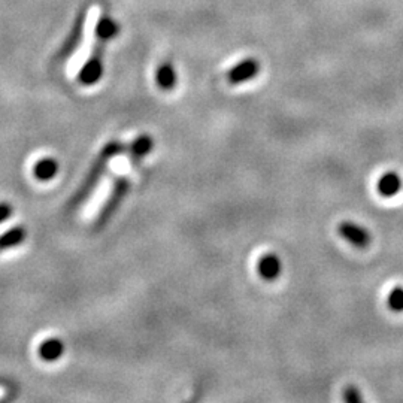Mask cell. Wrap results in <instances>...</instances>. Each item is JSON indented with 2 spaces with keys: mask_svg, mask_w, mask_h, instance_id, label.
I'll return each instance as SVG.
<instances>
[{
  "mask_svg": "<svg viewBox=\"0 0 403 403\" xmlns=\"http://www.w3.org/2000/svg\"><path fill=\"white\" fill-rule=\"evenodd\" d=\"M124 153H125V145H123L118 141H111L100 149V153L96 157L95 163L91 165L90 170L87 172L84 181L81 182L79 189L72 196V199L69 200V205H67L69 211H75L76 208H79L81 205L86 203V200L90 198L91 193H93L96 190V187L99 186V182L102 181V177L105 175V172L108 170L111 160L117 156L124 154Z\"/></svg>",
  "mask_w": 403,
  "mask_h": 403,
  "instance_id": "6da1fadb",
  "label": "cell"
},
{
  "mask_svg": "<svg viewBox=\"0 0 403 403\" xmlns=\"http://www.w3.org/2000/svg\"><path fill=\"white\" fill-rule=\"evenodd\" d=\"M129 190H130V181L128 177H120L114 181V186L111 189L108 199L105 203H103V206L100 208L96 220H95V224H93L95 230H100L108 224V221L111 220V218L115 215V212H117V210L121 206V203L125 199V196H128Z\"/></svg>",
  "mask_w": 403,
  "mask_h": 403,
  "instance_id": "7a4b0ae2",
  "label": "cell"
},
{
  "mask_svg": "<svg viewBox=\"0 0 403 403\" xmlns=\"http://www.w3.org/2000/svg\"><path fill=\"white\" fill-rule=\"evenodd\" d=\"M338 233L342 239H345L355 248H367L371 245L372 236L369 233V230H366L364 227L351 223V221H343L338 226Z\"/></svg>",
  "mask_w": 403,
  "mask_h": 403,
  "instance_id": "3957f363",
  "label": "cell"
},
{
  "mask_svg": "<svg viewBox=\"0 0 403 403\" xmlns=\"http://www.w3.org/2000/svg\"><path fill=\"white\" fill-rule=\"evenodd\" d=\"M153 148H154L153 137L148 135H141L137 136L133 142L125 145L124 154L130 158L132 166L136 168L149 153H151Z\"/></svg>",
  "mask_w": 403,
  "mask_h": 403,
  "instance_id": "277c9868",
  "label": "cell"
},
{
  "mask_svg": "<svg viewBox=\"0 0 403 403\" xmlns=\"http://www.w3.org/2000/svg\"><path fill=\"white\" fill-rule=\"evenodd\" d=\"M282 271V264L280 257L273 254V252H268L259 259L257 261V273L261 276L264 281H273L278 278Z\"/></svg>",
  "mask_w": 403,
  "mask_h": 403,
  "instance_id": "5b68a950",
  "label": "cell"
},
{
  "mask_svg": "<svg viewBox=\"0 0 403 403\" xmlns=\"http://www.w3.org/2000/svg\"><path fill=\"white\" fill-rule=\"evenodd\" d=\"M259 63L252 59L244 60L242 63H239L238 66H235L232 71L228 72L227 78H228V83L230 84H242V83H247V81L254 78L259 74Z\"/></svg>",
  "mask_w": 403,
  "mask_h": 403,
  "instance_id": "8992f818",
  "label": "cell"
},
{
  "mask_svg": "<svg viewBox=\"0 0 403 403\" xmlns=\"http://www.w3.org/2000/svg\"><path fill=\"white\" fill-rule=\"evenodd\" d=\"M402 189V178L397 172H385L376 182V191L383 198H393Z\"/></svg>",
  "mask_w": 403,
  "mask_h": 403,
  "instance_id": "52a82bcc",
  "label": "cell"
},
{
  "mask_svg": "<svg viewBox=\"0 0 403 403\" xmlns=\"http://www.w3.org/2000/svg\"><path fill=\"white\" fill-rule=\"evenodd\" d=\"M63 353H64V345L59 338L45 339L39 345V357L45 362L59 360Z\"/></svg>",
  "mask_w": 403,
  "mask_h": 403,
  "instance_id": "ba28073f",
  "label": "cell"
},
{
  "mask_svg": "<svg viewBox=\"0 0 403 403\" xmlns=\"http://www.w3.org/2000/svg\"><path fill=\"white\" fill-rule=\"evenodd\" d=\"M57 174H59V163L51 157L38 160L33 168V175L38 181H51Z\"/></svg>",
  "mask_w": 403,
  "mask_h": 403,
  "instance_id": "9c48e42d",
  "label": "cell"
},
{
  "mask_svg": "<svg viewBox=\"0 0 403 403\" xmlns=\"http://www.w3.org/2000/svg\"><path fill=\"white\" fill-rule=\"evenodd\" d=\"M27 230L26 227L18 226L8 230L2 236H0V251H5L9 248H14L26 240Z\"/></svg>",
  "mask_w": 403,
  "mask_h": 403,
  "instance_id": "30bf717a",
  "label": "cell"
},
{
  "mask_svg": "<svg viewBox=\"0 0 403 403\" xmlns=\"http://www.w3.org/2000/svg\"><path fill=\"white\" fill-rule=\"evenodd\" d=\"M157 83L161 88H165V90H170V88H174L175 84H177V75H175V71L172 69V66L169 64H165V66H161L158 69V72H157Z\"/></svg>",
  "mask_w": 403,
  "mask_h": 403,
  "instance_id": "8fae6325",
  "label": "cell"
},
{
  "mask_svg": "<svg viewBox=\"0 0 403 403\" xmlns=\"http://www.w3.org/2000/svg\"><path fill=\"white\" fill-rule=\"evenodd\" d=\"M387 306L393 313H403V287H395L387 296Z\"/></svg>",
  "mask_w": 403,
  "mask_h": 403,
  "instance_id": "7c38bea8",
  "label": "cell"
},
{
  "mask_svg": "<svg viewBox=\"0 0 403 403\" xmlns=\"http://www.w3.org/2000/svg\"><path fill=\"white\" fill-rule=\"evenodd\" d=\"M343 400L345 402H348V403H360L363 400L362 395H360V391L359 388H355V387H347L343 390V395H342Z\"/></svg>",
  "mask_w": 403,
  "mask_h": 403,
  "instance_id": "4fadbf2b",
  "label": "cell"
},
{
  "mask_svg": "<svg viewBox=\"0 0 403 403\" xmlns=\"http://www.w3.org/2000/svg\"><path fill=\"white\" fill-rule=\"evenodd\" d=\"M11 215H13V206L6 202L0 203V223H4L5 220H8Z\"/></svg>",
  "mask_w": 403,
  "mask_h": 403,
  "instance_id": "5bb4252c",
  "label": "cell"
}]
</instances>
